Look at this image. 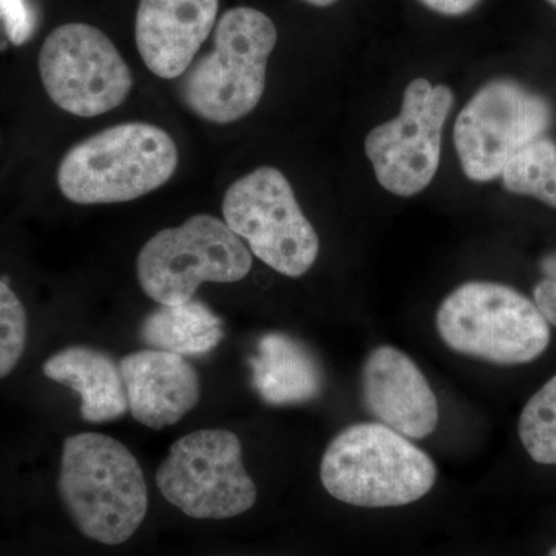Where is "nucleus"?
Instances as JSON below:
<instances>
[{
	"label": "nucleus",
	"instance_id": "obj_9",
	"mask_svg": "<svg viewBox=\"0 0 556 556\" xmlns=\"http://www.w3.org/2000/svg\"><path fill=\"white\" fill-rule=\"evenodd\" d=\"M551 124V105L540 94L510 79L485 84L460 110L453 130L464 174L477 182L501 177L511 159L543 138Z\"/></svg>",
	"mask_w": 556,
	"mask_h": 556
},
{
	"label": "nucleus",
	"instance_id": "obj_20",
	"mask_svg": "<svg viewBox=\"0 0 556 556\" xmlns=\"http://www.w3.org/2000/svg\"><path fill=\"white\" fill-rule=\"evenodd\" d=\"M27 343V313L13 289L0 280V379L20 364Z\"/></svg>",
	"mask_w": 556,
	"mask_h": 556
},
{
	"label": "nucleus",
	"instance_id": "obj_23",
	"mask_svg": "<svg viewBox=\"0 0 556 556\" xmlns=\"http://www.w3.org/2000/svg\"><path fill=\"white\" fill-rule=\"evenodd\" d=\"M428 10L442 16H464L470 13L481 0H419Z\"/></svg>",
	"mask_w": 556,
	"mask_h": 556
},
{
	"label": "nucleus",
	"instance_id": "obj_2",
	"mask_svg": "<svg viewBox=\"0 0 556 556\" xmlns=\"http://www.w3.org/2000/svg\"><path fill=\"white\" fill-rule=\"evenodd\" d=\"M277 28L263 11L237 7L214 28V47L192 62L179 83V98L199 118L236 123L262 101Z\"/></svg>",
	"mask_w": 556,
	"mask_h": 556
},
{
	"label": "nucleus",
	"instance_id": "obj_3",
	"mask_svg": "<svg viewBox=\"0 0 556 556\" xmlns=\"http://www.w3.org/2000/svg\"><path fill=\"white\" fill-rule=\"evenodd\" d=\"M177 167V144L166 130L119 124L73 146L61 161L58 186L83 206L127 203L166 185Z\"/></svg>",
	"mask_w": 556,
	"mask_h": 556
},
{
	"label": "nucleus",
	"instance_id": "obj_6",
	"mask_svg": "<svg viewBox=\"0 0 556 556\" xmlns=\"http://www.w3.org/2000/svg\"><path fill=\"white\" fill-rule=\"evenodd\" d=\"M252 268V254L225 219L199 214L160 230L142 247L137 276L159 305H181L203 283H236Z\"/></svg>",
	"mask_w": 556,
	"mask_h": 556
},
{
	"label": "nucleus",
	"instance_id": "obj_22",
	"mask_svg": "<svg viewBox=\"0 0 556 556\" xmlns=\"http://www.w3.org/2000/svg\"><path fill=\"white\" fill-rule=\"evenodd\" d=\"M543 278L533 289V300L548 324L556 327V252L541 262Z\"/></svg>",
	"mask_w": 556,
	"mask_h": 556
},
{
	"label": "nucleus",
	"instance_id": "obj_15",
	"mask_svg": "<svg viewBox=\"0 0 556 556\" xmlns=\"http://www.w3.org/2000/svg\"><path fill=\"white\" fill-rule=\"evenodd\" d=\"M43 375L79 394L80 416L87 422H110L129 409L119 364L100 350L65 348L43 364Z\"/></svg>",
	"mask_w": 556,
	"mask_h": 556
},
{
	"label": "nucleus",
	"instance_id": "obj_19",
	"mask_svg": "<svg viewBox=\"0 0 556 556\" xmlns=\"http://www.w3.org/2000/svg\"><path fill=\"white\" fill-rule=\"evenodd\" d=\"M519 439L538 464L556 466V375L522 408Z\"/></svg>",
	"mask_w": 556,
	"mask_h": 556
},
{
	"label": "nucleus",
	"instance_id": "obj_11",
	"mask_svg": "<svg viewBox=\"0 0 556 556\" xmlns=\"http://www.w3.org/2000/svg\"><path fill=\"white\" fill-rule=\"evenodd\" d=\"M455 104L444 84L417 78L408 84L396 118L375 127L365 152L379 185L397 197L422 192L441 164L442 131Z\"/></svg>",
	"mask_w": 556,
	"mask_h": 556
},
{
	"label": "nucleus",
	"instance_id": "obj_21",
	"mask_svg": "<svg viewBox=\"0 0 556 556\" xmlns=\"http://www.w3.org/2000/svg\"><path fill=\"white\" fill-rule=\"evenodd\" d=\"M0 20L14 46L27 42L35 30V17L27 0H0Z\"/></svg>",
	"mask_w": 556,
	"mask_h": 556
},
{
	"label": "nucleus",
	"instance_id": "obj_12",
	"mask_svg": "<svg viewBox=\"0 0 556 556\" xmlns=\"http://www.w3.org/2000/svg\"><path fill=\"white\" fill-rule=\"evenodd\" d=\"M365 407L376 419L408 439L437 430L438 399L412 357L393 346H379L362 368Z\"/></svg>",
	"mask_w": 556,
	"mask_h": 556
},
{
	"label": "nucleus",
	"instance_id": "obj_1",
	"mask_svg": "<svg viewBox=\"0 0 556 556\" xmlns=\"http://www.w3.org/2000/svg\"><path fill=\"white\" fill-rule=\"evenodd\" d=\"M58 486L80 532L101 544L126 543L148 515V485L137 457L105 434L80 433L64 442Z\"/></svg>",
	"mask_w": 556,
	"mask_h": 556
},
{
	"label": "nucleus",
	"instance_id": "obj_7",
	"mask_svg": "<svg viewBox=\"0 0 556 556\" xmlns=\"http://www.w3.org/2000/svg\"><path fill=\"white\" fill-rule=\"evenodd\" d=\"M226 225L249 251L281 276H305L320 240L303 214L291 182L276 167H258L233 181L223 199Z\"/></svg>",
	"mask_w": 556,
	"mask_h": 556
},
{
	"label": "nucleus",
	"instance_id": "obj_25",
	"mask_svg": "<svg viewBox=\"0 0 556 556\" xmlns=\"http://www.w3.org/2000/svg\"><path fill=\"white\" fill-rule=\"evenodd\" d=\"M547 556H556V547L552 548V551L548 552Z\"/></svg>",
	"mask_w": 556,
	"mask_h": 556
},
{
	"label": "nucleus",
	"instance_id": "obj_16",
	"mask_svg": "<svg viewBox=\"0 0 556 556\" xmlns=\"http://www.w3.org/2000/svg\"><path fill=\"white\" fill-rule=\"evenodd\" d=\"M252 387L269 405H298L313 401L324 390V372L313 353L281 332L258 340L257 354L249 361Z\"/></svg>",
	"mask_w": 556,
	"mask_h": 556
},
{
	"label": "nucleus",
	"instance_id": "obj_13",
	"mask_svg": "<svg viewBox=\"0 0 556 556\" xmlns=\"http://www.w3.org/2000/svg\"><path fill=\"white\" fill-rule=\"evenodd\" d=\"M219 0H139L135 40L146 67L181 78L217 25Z\"/></svg>",
	"mask_w": 556,
	"mask_h": 556
},
{
	"label": "nucleus",
	"instance_id": "obj_4",
	"mask_svg": "<svg viewBox=\"0 0 556 556\" xmlns=\"http://www.w3.org/2000/svg\"><path fill=\"white\" fill-rule=\"evenodd\" d=\"M433 459L383 424H356L340 431L321 457L325 490L356 507L416 503L437 482Z\"/></svg>",
	"mask_w": 556,
	"mask_h": 556
},
{
	"label": "nucleus",
	"instance_id": "obj_10",
	"mask_svg": "<svg viewBox=\"0 0 556 556\" xmlns=\"http://www.w3.org/2000/svg\"><path fill=\"white\" fill-rule=\"evenodd\" d=\"M39 75L50 100L80 118L119 108L134 87L130 67L115 43L100 28L80 22L61 25L47 36Z\"/></svg>",
	"mask_w": 556,
	"mask_h": 556
},
{
	"label": "nucleus",
	"instance_id": "obj_18",
	"mask_svg": "<svg viewBox=\"0 0 556 556\" xmlns=\"http://www.w3.org/2000/svg\"><path fill=\"white\" fill-rule=\"evenodd\" d=\"M504 188L556 207V144L540 138L511 159L501 174Z\"/></svg>",
	"mask_w": 556,
	"mask_h": 556
},
{
	"label": "nucleus",
	"instance_id": "obj_8",
	"mask_svg": "<svg viewBox=\"0 0 556 556\" xmlns=\"http://www.w3.org/2000/svg\"><path fill=\"white\" fill-rule=\"evenodd\" d=\"M156 485L172 506L195 519L239 517L257 501L240 439L228 430L178 439L156 471Z\"/></svg>",
	"mask_w": 556,
	"mask_h": 556
},
{
	"label": "nucleus",
	"instance_id": "obj_5",
	"mask_svg": "<svg viewBox=\"0 0 556 556\" xmlns=\"http://www.w3.org/2000/svg\"><path fill=\"white\" fill-rule=\"evenodd\" d=\"M437 328L445 345L490 364H529L551 343V327L535 302L493 281H467L439 306Z\"/></svg>",
	"mask_w": 556,
	"mask_h": 556
},
{
	"label": "nucleus",
	"instance_id": "obj_17",
	"mask_svg": "<svg viewBox=\"0 0 556 556\" xmlns=\"http://www.w3.org/2000/svg\"><path fill=\"white\" fill-rule=\"evenodd\" d=\"M139 338L152 350L182 357L201 356L219 345L225 331L222 318L203 302L192 299L181 305H160L152 311L142 321Z\"/></svg>",
	"mask_w": 556,
	"mask_h": 556
},
{
	"label": "nucleus",
	"instance_id": "obj_14",
	"mask_svg": "<svg viewBox=\"0 0 556 556\" xmlns=\"http://www.w3.org/2000/svg\"><path fill=\"white\" fill-rule=\"evenodd\" d=\"M119 369L131 416L142 426L163 430L199 405V372L178 354L149 348L121 358Z\"/></svg>",
	"mask_w": 556,
	"mask_h": 556
},
{
	"label": "nucleus",
	"instance_id": "obj_26",
	"mask_svg": "<svg viewBox=\"0 0 556 556\" xmlns=\"http://www.w3.org/2000/svg\"><path fill=\"white\" fill-rule=\"evenodd\" d=\"M547 2L551 3V5H554L556 9V0H547Z\"/></svg>",
	"mask_w": 556,
	"mask_h": 556
},
{
	"label": "nucleus",
	"instance_id": "obj_24",
	"mask_svg": "<svg viewBox=\"0 0 556 556\" xmlns=\"http://www.w3.org/2000/svg\"><path fill=\"white\" fill-rule=\"evenodd\" d=\"M302 2L309 3V5L318 7V9H325V7L334 5L339 0H302Z\"/></svg>",
	"mask_w": 556,
	"mask_h": 556
}]
</instances>
